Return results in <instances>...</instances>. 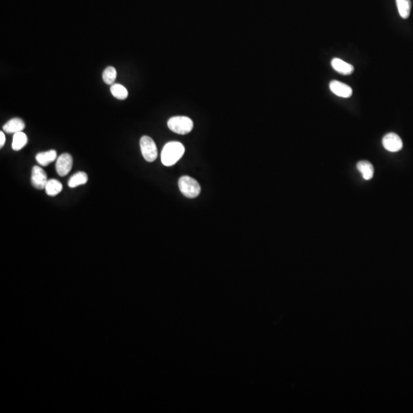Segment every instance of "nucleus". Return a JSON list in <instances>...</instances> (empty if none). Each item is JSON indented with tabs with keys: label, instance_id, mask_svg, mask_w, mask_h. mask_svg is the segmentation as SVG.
I'll return each mask as SVG.
<instances>
[{
	"label": "nucleus",
	"instance_id": "13",
	"mask_svg": "<svg viewBox=\"0 0 413 413\" xmlns=\"http://www.w3.org/2000/svg\"><path fill=\"white\" fill-rule=\"evenodd\" d=\"M358 171L362 174L365 180H370L373 178L374 169L373 165L367 161H361L357 165Z\"/></svg>",
	"mask_w": 413,
	"mask_h": 413
},
{
	"label": "nucleus",
	"instance_id": "7",
	"mask_svg": "<svg viewBox=\"0 0 413 413\" xmlns=\"http://www.w3.org/2000/svg\"><path fill=\"white\" fill-rule=\"evenodd\" d=\"M48 181L47 174L40 166L35 165L32 168L31 181L33 187L38 190L45 189Z\"/></svg>",
	"mask_w": 413,
	"mask_h": 413
},
{
	"label": "nucleus",
	"instance_id": "16",
	"mask_svg": "<svg viewBox=\"0 0 413 413\" xmlns=\"http://www.w3.org/2000/svg\"><path fill=\"white\" fill-rule=\"evenodd\" d=\"M399 16L408 19L411 12V0H396Z\"/></svg>",
	"mask_w": 413,
	"mask_h": 413
},
{
	"label": "nucleus",
	"instance_id": "15",
	"mask_svg": "<svg viewBox=\"0 0 413 413\" xmlns=\"http://www.w3.org/2000/svg\"><path fill=\"white\" fill-rule=\"evenodd\" d=\"M88 181V176L87 174L83 172H79L75 174L68 181V186L70 188H75L78 186L87 184Z\"/></svg>",
	"mask_w": 413,
	"mask_h": 413
},
{
	"label": "nucleus",
	"instance_id": "9",
	"mask_svg": "<svg viewBox=\"0 0 413 413\" xmlns=\"http://www.w3.org/2000/svg\"><path fill=\"white\" fill-rule=\"evenodd\" d=\"M332 66L335 71L342 75H351L354 72V68L352 64L346 62L338 57H335L332 60Z\"/></svg>",
	"mask_w": 413,
	"mask_h": 413
},
{
	"label": "nucleus",
	"instance_id": "19",
	"mask_svg": "<svg viewBox=\"0 0 413 413\" xmlns=\"http://www.w3.org/2000/svg\"><path fill=\"white\" fill-rule=\"evenodd\" d=\"M5 134L3 133V132H0V148L3 147L4 145H5Z\"/></svg>",
	"mask_w": 413,
	"mask_h": 413
},
{
	"label": "nucleus",
	"instance_id": "6",
	"mask_svg": "<svg viewBox=\"0 0 413 413\" xmlns=\"http://www.w3.org/2000/svg\"><path fill=\"white\" fill-rule=\"evenodd\" d=\"M73 165V158L68 153H64L57 158L55 168L57 173L61 177L66 176L72 169Z\"/></svg>",
	"mask_w": 413,
	"mask_h": 413
},
{
	"label": "nucleus",
	"instance_id": "1",
	"mask_svg": "<svg viewBox=\"0 0 413 413\" xmlns=\"http://www.w3.org/2000/svg\"><path fill=\"white\" fill-rule=\"evenodd\" d=\"M184 146L179 142L166 143L162 149L161 160L165 166H172L177 163L184 155Z\"/></svg>",
	"mask_w": 413,
	"mask_h": 413
},
{
	"label": "nucleus",
	"instance_id": "2",
	"mask_svg": "<svg viewBox=\"0 0 413 413\" xmlns=\"http://www.w3.org/2000/svg\"><path fill=\"white\" fill-rule=\"evenodd\" d=\"M168 127L172 132L179 135H186L191 132L194 124L189 117L177 116L169 119L168 121Z\"/></svg>",
	"mask_w": 413,
	"mask_h": 413
},
{
	"label": "nucleus",
	"instance_id": "10",
	"mask_svg": "<svg viewBox=\"0 0 413 413\" xmlns=\"http://www.w3.org/2000/svg\"><path fill=\"white\" fill-rule=\"evenodd\" d=\"M26 125L23 120L19 118H13L3 126L4 132L7 133H17V132H23Z\"/></svg>",
	"mask_w": 413,
	"mask_h": 413
},
{
	"label": "nucleus",
	"instance_id": "4",
	"mask_svg": "<svg viewBox=\"0 0 413 413\" xmlns=\"http://www.w3.org/2000/svg\"><path fill=\"white\" fill-rule=\"evenodd\" d=\"M140 150L143 158L149 162H154L158 157V150L154 140L150 136L144 135L140 139Z\"/></svg>",
	"mask_w": 413,
	"mask_h": 413
},
{
	"label": "nucleus",
	"instance_id": "14",
	"mask_svg": "<svg viewBox=\"0 0 413 413\" xmlns=\"http://www.w3.org/2000/svg\"><path fill=\"white\" fill-rule=\"evenodd\" d=\"M28 143V137L26 134L23 132H17L13 135L12 139V148L14 151H19L26 146Z\"/></svg>",
	"mask_w": 413,
	"mask_h": 413
},
{
	"label": "nucleus",
	"instance_id": "5",
	"mask_svg": "<svg viewBox=\"0 0 413 413\" xmlns=\"http://www.w3.org/2000/svg\"><path fill=\"white\" fill-rule=\"evenodd\" d=\"M383 146L387 151L391 153L399 152L403 149V141L397 134L394 132H389L383 138Z\"/></svg>",
	"mask_w": 413,
	"mask_h": 413
},
{
	"label": "nucleus",
	"instance_id": "17",
	"mask_svg": "<svg viewBox=\"0 0 413 413\" xmlns=\"http://www.w3.org/2000/svg\"><path fill=\"white\" fill-rule=\"evenodd\" d=\"M112 95L117 99L124 101L128 98V90L124 86L120 83H113L110 87Z\"/></svg>",
	"mask_w": 413,
	"mask_h": 413
},
{
	"label": "nucleus",
	"instance_id": "3",
	"mask_svg": "<svg viewBox=\"0 0 413 413\" xmlns=\"http://www.w3.org/2000/svg\"><path fill=\"white\" fill-rule=\"evenodd\" d=\"M181 192L188 198H195L201 193V186L195 179L190 176H182L179 181Z\"/></svg>",
	"mask_w": 413,
	"mask_h": 413
},
{
	"label": "nucleus",
	"instance_id": "8",
	"mask_svg": "<svg viewBox=\"0 0 413 413\" xmlns=\"http://www.w3.org/2000/svg\"><path fill=\"white\" fill-rule=\"evenodd\" d=\"M331 91L337 97L342 98H349L352 96V88L346 83L338 80H332L329 83Z\"/></svg>",
	"mask_w": 413,
	"mask_h": 413
},
{
	"label": "nucleus",
	"instance_id": "18",
	"mask_svg": "<svg viewBox=\"0 0 413 413\" xmlns=\"http://www.w3.org/2000/svg\"><path fill=\"white\" fill-rule=\"evenodd\" d=\"M117 70L114 67L109 66L103 73V80L108 85H112L117 78Z\"/></svg>",
	"mask_w": 413,
	"mask_h": 413
},
{
	"label": "nucleus",
	"instance_id": "12",
	"mask_svg": "<svg viewBox=\"0 0 413 413\" xmlns=\"http://www.w3.org/2000/svg\"><path fill=\"white\" fill-rule=\"evenodd\" d=\"M63 189V185L59 181L56 179H51L48 181L47 184L45 186V192L49 196L54 197L58 195L61 192Z\"/></svg>",
	"mask_w": 413,
	"mask_h": 413
},
{
	"label": "nucleus",
	"instance_id": "11",
	"mask_svg": "<svg viewBox=\"0 0 413 413\" xmlns=\"http://www.w3.org/2000/svg\"><path fill=\"white\" fill-rule=\"evenodd\" d=\"M56 158H57V152L54 150L38 153L35 156L37 162L44 167L48 166L49 164L55 161Z\"/></svg>",
	"mask_w": 413,
	"mask_h": 413
}]
</instances>
